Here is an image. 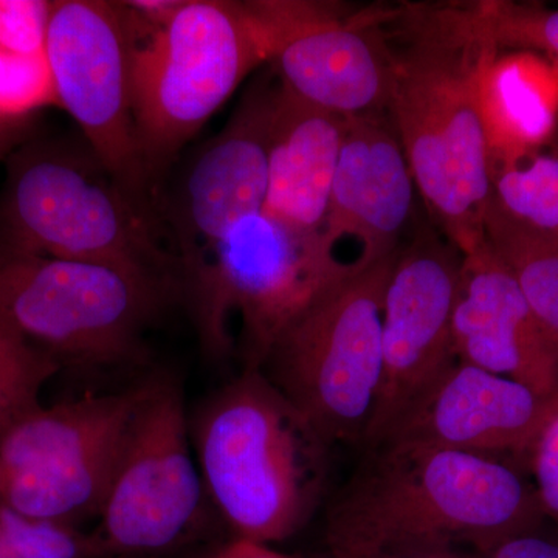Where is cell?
Segmentation results:
<instances>
[{"label": "cell", "mask_w": 558, "mask_h": 558, "mask_svg": "<svg viewBox=\"0 0 558 558\" xmlns=\"http://www.w3.org/2000/svg\"><path fill=\"white\" fill-rule=\"evenodd\" d=\"M392 64L388 112L418 194L462 253L486 244L490 160L481 80L498 47L475 3L380 11Z\"/></svg>", "instance_id": "1"}, {"label": "cell", "mask_w": 558, "mask_h": 558, "mask_svg": "<svg viewBox=\"0 0 558 558\" xmlns=\"http://www.w3.org/2000/svg\"><path fill=\"white\" fill-rule=\"evenodd\" d=\"M326 512L332 558H380L470 543L478 553L545 520L537 488L486 454L416 446L363 451Z\"/></svg>", "instance_id": "2"}, {"label": "cell", "mask_w": 558, "mask_h": 558, "mask_svg": "<svg viewBox=\"0 0 558 558\" xmlns=\"http://www.w3.org/2000/svg\"><path fill=\"white\" fill-rule=\"evenodd\" d=\"M208 501L234 538L293 537L328 484L330 447L259 369H242L190 418Z\"/></svg>", "instance_id": "3"}, {"label": "cell", "mask_w": 558, "mask_h": 558, "mask_svg": "<svg viewBox=\"0 0 558 558\" xmlns=\"http://www.w3.org/2000/svg\"><path fill=\"white\" fill-rule=\"evenodd\" d=\"M0 238L38 255L143 271L179 288L159 219L132 199L87 143L31 137L7 157Z\"/></svg>", "instance_id": "4"}, {"label": "cell", "mask_w": 558, "mask_h": 558, "mask_svg": "<svg viewBox=\"0 0 558 558\" xmlns=\"http://www.w3.org/2000/svg\"><path fill=\"white\" fill-rule=\"evenodd\" d=\"M279 24L278 2L185 0L161 31L132 39L135 131L157 193L183 146L271 60Z\"/></svg>", "instance_id": "5"}, {"label": "cell", "mask_w": 558, "mask_h": 558, "mask_svg": "<svg viewBox=\"0 0 558 558\" xmlns=\"http://www.w3.org/2000/svg\"><path fill=\"white\" fill-rule=\"evenodd\" d=\"M174 282L108 264L51 258L0 238V329L61 368L112 369L148 360L146 333Z\"/></svg>", "instance_id": "6"}, {"label": "cell", "mask_w": 558, "mask_h": 558, "mask_svg": "<svg viewBox=\"0 0 558 558\" xmlns=\"http://www.w3.org/2000/svg\"><path fill=\"white\" fill-rule=\"evenodd\" d=\"M399 250L326 286L260 363L330 449L362 447L368 432L384 373L385 289Z\"/></svg>", "instance_id": "7"}, {"label": "cell", "mask_w": 558, "mask_h": 558, "mask_svg": "<svg viewBox=\"0 0 558 558\" xmlns=\"http://www.w3.org/2000/svg\"><path fill=\"white\" fill-rule=\"evenodd\" d=\"M343 277L319 234L303 233L260 211L226 234L207 264L183 282L180 300L190 307L202 348L211 357L230 354V323L238 318L242 369H259L286 326Z\"/></svg>", "instance_id": "8"}, {"label": "cell", "mask_w": 558, "mask_h": 558, "mask_svg": "<svg viewBox=\"0 0 558 558\" xmlns=\"http://www.w3.org/2000/svg\"><path fill=\"white\" fill-rule=\"evenodd\" d=\"M148 381L43 407L0 439V502L78 527L100 519Z\"/></svg>", "instance_id": "9"}, {"label": "cell", "mask_w": 558, "mask_h": 558, "mask_svg": "<svg viewBox=\"0 0 558 558\" xmlns=\"http://www.w3.org/2000/svg\"><path fill=\"white\" fill-rule=\"evenodd\" d=\"M134 40L121 2H51L44 60L54 102L83 131L87 145L140 207L157 216L135 131Z\"/></svg>", "instance_id": "10"}, {"label": "cell", "mask_w": 558, "mask_h": 558, "mask_svg": "<svg viewBox=\"0 0 558 558\" xmlns=\"http://www.w3.org/2000/svg\"><path fill=\"white\" fill-rule=\"evenodd\" d=\"M205 498L182 389L150 380L95 535L113 558L163 553L196 526Z\"/></svg>", "instance_id": "11"}, {"label": "cell", "mask_w": 558, "mask_h": 558, "mask_svg": "<svg viewBox=\"0 0 558 558\" xmlns=\"http://www.w3.org/2000/svg\"><path fill=\"white\" fill-rule=\"evenodd\" d=\"M277 86L256 83L226 128L180 172L170 193L159 194L157 218L178 266L180 289L238 222L263 211Z\"/></svg>", "instance_id": "12"}, {"label": "cell", "mask_w": 558, "mask_h": 558, "mask_svg": "<svg viewBox=\"0 0 558 558\" xmlns=\"http://www.w3.org/2000/svg\"><path fill=\"white\" fill-rule=\"evenodd\" d=\"M464 255L424 227L392 264L384 295V373L362 449L389 429L458 362L451 319Z\"/></svg>", "instance_id": "13"}, {"label": "cell", "mask_w": 558, "mask_h": 558, "mask_svg": "<svg viewBox=\"0 0 558 558\" xmlns=\"http://www.w3.org/2000/svg\"><path fill=\"white\" fill-rule=\"evenodd\" d=\"M271 62L293 97L352 120L388 110L392 64L380 11L359 16L328 3L290 2Z\"/></svg>", "instance_id": "14"}, {"label": "cell", "mask_w": 558, "mask_h": 558, "mask_svg": "<svg viewBox=\"0 0 558 558\" xmlns=\"http://www.w3.org/2000/svg\"><path fill=\"white\" fill-rule=\"evenodd\" d=\"M416 190L395 130L380 116L349 120L319 230L340 274H357L398 252Z\"/></svg>", "instance_id": "15"}, {"label": "cell", "mask_w": 558, "mask_h": 558, "mask_svg": "<svg viewBox=\"0 0 558 558\" xmlns=\"http://www.w3.org/2000/svg\"><path fill=\"white\" fill-rule=\"evenodd\" d=\"M557 409L558 399L542 398L519 381L458 360L403 413L379 446L529 458Z\"/></svg>", "instance_id": "16"}, {"label": "cell", "mask_w": 558, "mask_h": 558, "mask_svg": "<svg viewBox=\"0 0 558 558\" xmlns=\"http://www.w3.org/2000/svg\"><path fill=\"white\" fill-rule=\"evenodd\" d=\"M451 336L459 362L558 399L557 348L487 241L462 259Z\"/></svg>", "instance_id": "17"}, {"label": "cell", "mask_w": 558, "mask_h": 558, "mask_svg": "<svg viewBox=\"0 0 558 558\" xmlns=\"http://www.w3.org/2000/svg\"><path fill=\"white\" fill-rule=\"evenodd\" d=\"M348 121L299 100L278 81L263 213L303 233L319 234Z\"/></svg>", "instance_id": "18"}, {"label": "cell", "mask_w": 558, "mask_h": 558, "mask_svg": "<svg viewBox=\"0 0 558 558\" xmlns=\"http://www.w3.org/2000/svg\"><path fill=\"white\" fill-rule=\"evenodd\" d=\"M480 112L490 167L538 153L558 130V80L534 51H498L481 80Z\"/></svg>", "instance_id": "19"}, {"label": "cell", "mask_w": 558, "mask_h": 558, "mask_svg": "<svg viewBox=\"0 0 558 558\" xmlns=\"http://www.w3.org/2000/svg\"><path fill=\"white\" fill-rule=\"evenodd\" d=\"M487 244L512 271L529 307L558 351V240L509 218L488 199Z\"/></svg>", "instance_id": "20"}, {"label": "cell", "mask_w": 558, "mask_h": 558, "mask_svg": "<svg viewBox=\"0 0 558 558\" xmlns=\"http://www.w3.org/2000/svg\"><path fill=\"white\" fill-rule=\"evenodd\" d=\"M492 201L509 218L558 240V156L532 153L490 167Z\"/></svg>", "instance_id": "21"}, {"label": "cell", "mask_w": 558, "mask_h": 558, "mask_svg": "<svg viewBox=\"0 0 558 558\" xmlns=\"http://www.w3.org/2000/svg\"><path fill=\"white\" fill-rule=\"evenodd\" d=\"M60 371L49 355L0 329V439L43 405L40 392Z\"/></svg>", "instance_id": "22"}, {"label": "cell", "mask_w": 558, "mask_h": 558, "mask_svg": "<svg viewBox=\"0 0 558 558\" xmlns=\"http://www.w3.org/2000/svg\"><path fill=\"white\" fill-rule=\"evenodd\" d=\"M499 50L543 51L558 61V10L515 2H476Z\"/></svg>", "instance_id": "23"}, {"label": "cell", "mask_w": 558, "mask_h": 558, "mask_svg": "<svg viewBox=\"0 0 558 558\" xmlns=\"http://www.w3.org/2000/svg\"><path fill=\"white\" fill-rule=\"evenodd\" d=\"M57 105L46 60L0 50V116L27 119L33 110Z\"/></svg>", "instance_id": "24"}, {"label": "cell", "mask_w": 558, "mask_h": 558, "mask_svg": "<svg viewBox=\"0 0 558 558\" xmlns=\"http://www.w3.org/2000/svg\"><path fill=\"white\" fill-rule=\"evenodd\" d=\"M51 2L0 0V50L13 57L44 58Z\"/></svg>", "instance_id": "25"}, {"label": "cell", "mask_w": 558, "mask_h": 558, "mask_svg": "<svg viewBox=\"0 0 558 558\" xmlns=\"http://www.w3.org/2000/svg\"><path fill=\"white\" fill-rule=\"evenodd\" d=\"M529 461L537 480V494L543 512L558 527V409L535 440Z\"/></svg>", "instance_id": "26"}, {"label": "cell", "mask_w": 558, "mask_h": 558, "mask_svg": "<svg viewBox=\"0 0 558 558\" xmlns=\"http://www.w3.org/2000/svg\"><path fill=\"white\" fill-rule=\"evenodd\" d=\"M478 558H558V542L543 538L537 532L510 537L484 553Z\"/></svg>", "instance_id": "27"}, {"label": "cell", "mask_w": 558, "mask_h": 558, "mask_svg": "<svg viewBox=\"0 0 558 558\" xmlns=\"http://www.w3.org/2000/svg\"><path fill=\"white\" fill-rule=\"evenodd\" d=\"M27 119L0 116V159H7L25 140L33 137Z\"/></svg>", "instance_id": "28"}, {"label": "cell", "mask_w": 558, "mask_h": 558, "mask_svg": "<svg viewBox=\"0 0 558 558\" xmlns=\"http://www.w3.org/2000/svg\"><path fill=\"white\" fill-rule=\"evenodd\" d=\"M211 558H304L288 556V554L278 553L271 549L269 545L263 543L248 542V539L234 538L230 545L223 546L219 553Z\"/></svg>", "instance_id": "29"}, {"label": "cell", "mask_w": 558, "mask_h": 558, "mask_svg": "<svg viewBox=\"0 0 558 558\" xmlns=\"http://www.w3.org/2000/svg\"><path fill=\"white\" fill-rule=\"evenodd\" d=\"M380 558H478V556H465L451 548L444 549H417L405 550V553L389 554Z\"/></svg>", "instance_id": "30"}, {"label": "cell", "mask_w": 558, "mask_h": 558, "mask_svg": "<svg viewBox=\"0 0 558 558\" xmlns=\"http://www.w3.org/2000/svg\"><path fill=\"white\" fill-rule=\"evenodd\" d=\"M550 64H553L554 70H556V75H557V80H558V61L553 60V61H550Z\"/></svg>", "instance_id": "31"}, {"label": "cell", "mask_w": 558, "mask_h": 558, "mask_svg": "<svg viewBox=\"0 0 558 558\" xmlns=\"http://www.w3.org/2000/svg\"><path fill=\"white\" fill-rule=\"evenodd\" d=\"M556 156H558V142L556 143V146H554V153Z\"/></svg>", "instance_id": "32"}]
</instances>
